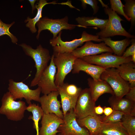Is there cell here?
I'll return each instance as SVG.
<instances>
[{"instance_id": "obj_1", "label": "cell", "mask_w": 135, "mask_h": 135, "mask_svg": "<svg viewBox=\"0 0 135 135\" xmlns=\"http://www.w3.org/2000/svg\"><path fill=\"white\" fill-rule=\"evenodd\" d=\"M19 45L22 47L26 54L30 57L35 62L36 72L31 82L30 86H35L37 85L42 74L48 66V63L51 60V56L50 51L40 44L36 49L25 43H22Z\"/></svg>"}, {"instance_id": "obj_2", "label": "cell", "mask_w": 135, "mask_h": 135, "mask_svg": "<svg viewBox=\"0 0 135 135\" xmlns=\"http://www.w3.org/2000/svg\"><path fill=\"white\" fill-rule=\"evenodd\" d=\"M62 33L61 31L56 38L50 40V44L53 47V54L71 53L85 42L88 41L98 42L103 41L98 36L89 34L84 31L82 34L80 38L75 39L71 41L64 42L61 39Z\"/></svg>"}, {"instance_id": "obj_3", "label": "cell", "mask_w": 135, "mask_h": 135, "mask_svg": "<svg viewBox=\"0 0 135 135\" xmlns=\"http://www.w3.org/2000/svg\"><path fill=\"white\" fill-rule=\"evenodd\" d=\"M26 106L24 101H16L10 93L7 92L3 95L1 99L0 114L5 115L9 120L18 121L24 117Z\"/></svg>"}, {"instance_id": "obj_4", "label": "cell", "mask_w": 135, "mask_h": 135, "mask_svg": "<svg viewBox=\"0 0 135 135\" xmlns=\"http://www.w3.org/2000/svg\"><path fill=\"white\" fill-rule=\"evenodd\" d=\"M105 14L108 16V20L106 26L96 33L100 38H109L119 35L126 38H134L135 36L127 32L122 26L121 21L124 20L116 12L108 7L104 8Z\"/></svg>"}, {"instance_id": "obj_5", "label": "cell", "mask_w": 135, "mask_h": 135, "mask_svg": "<svg viewBox=\"0 0 135 135\" xmlns=\"http://www.w3.org/2000/svg\"><path fill=\"white\" fill-rule=\"evenodd\" d=\"M53 61L57 68L54 82L57 87L64 83L66 76L72 70L74 62L76 58L71 53L53 54Z\"/></svg>"}, {"instance_id": "obj_6", "label": "cell", "mask_w": 135, "mask_h": 135, "mask_svg": "<svg viewBox=\"0 0 135 135\" xmlns=\"http://www.w3.org/2000/svg\"><path fill=\"white\" fill-rule=\"evenodd\" d=\"M68 21L67 16L60 19H53L46 17L41 18L36 24L38 28L37 39H39L40 32L43 30H48L50 31L53 35V38H55L63 30H72L76 26L82 27L78 24H70Z\"/></svg>"}, {"instance_id": "obj_7", "label": "cell", "mask_w": 135, "mask_h": 135, "mask_svg": "<svg viewBox=\"0 0 135 135\" xmlns=\"http://www.w3.org/2000/svg\"><path fill=\"white\" fill-rule=\"evenodd\" d=\"M8 82V92L15 100L24 98L28 104L31 103L32 100L40 102L41 93L40 87H38L36 89L32 90L23 82H16L12 79H10Z\"/></svg>"}, {"instance_id": "obj_8", "label": "cell", "mask_w": 135, "mask_h": 135, "mask_svg": "<svg viewBox=\"0 0 135 135\" xmlns=\"http://www.w3.org/2000/svg\"><path fill=\"white\" fill-rule=\"evenodd\" d=\"M100 78L108 83L112 90L114 95L118 98H123L129 91V83L121 77L115 68L106 69L102 74Z\"/></svg>"}, {"instance_id": "obj_9", "label": "cell", "mask_w": 135, "mask_h": 135, "mask_svg": "<svg viewBox=\"0 0 135 135\" xmlns=\"http://www.w3.org/2000/svg\"><path fill=\"white\" fill-rule=\"evenodd\" d=\"M110 52L103 53L99 55L86 56L81 58L88 63L95 64L106 69L117 68L122 64L132 61V57L127 58L117 56Z\"/></svg>"}, {"instance_id": "obj_10", "label": "cell", "mask_w": 135, "mask_h": 135, "mask_svg": "<svg viewBox=\"0 0 135 135\" xmlns=\"http://www.w3.org/2000/svg\"><path fill=\"white\" fill-rule=\"evenodd\" d=\"M64 123L58 129L61 135H90L88 130L80 126L77 121V118L72 108L64 117Z\"/></svg>"}, {"instance_id": "obj_11", "label": "cell", "mask_w": 135, "mask_h": 135, "mask_svg": "<svg viewBox=\"0 0 135 135\" xmlns=\"http://www.w3.org/2000/svg\"><path fill=\"white\" fill-rule=\"evenodd\" d=\"M95 103L89 88L82 89L74 109L77 118L81 119L89 116L96 115L94 111Z\"/></svg>"}, {"instance_id": "obj_12", "label": "cell", "mask_w": 135, "mask_h": 135, "mask_svg": "<svg viewBox=\"0 0 135 135\" xmlns=\"http://www.w3.org/2000/svg\"><path fill=\"white\" fill-rule=\"evenodd\" d=\"M54 57L53 54L49 65L42 74L37 84L41 88V92L44 94L58 90V87L54 82L56 68L53 62Z\"/></svg>"}, {"instance_id": "obj_13", "label": "cell", "mask_w": 135, "mask_h": 135, "mask_svg": "<svg viewBox=\"0 0 135 135\" xmlns=\"http://www.w3.org/2000/svg\"><path fill=\"white\" fill-rule=\"evenodd\" d=\"M104 52L114 53L112 50L104 42L95 44L92 41H88L86 42L82 47L77 48L71 53L76 58H81L86 56L96 55Z\"/></svg>"}, {"instance_id": "obj_14", "label": "cell", "mask_w": 135, "mask_h": 135, "mask_svg": "<svg viewBox=\"0 0 135 135\" xmlns=\"http://www.w3.org/2000/svg\"><path fill=\"white\" fill-rule=\"evenodd\" d=\"M59 95L58 90L52 92L47 94H44L40 97V102L44 113L54 114L63 119L64 116L60 109V102L58 99Z\"/></svg>"}, {"instance_id": "obj_15", "label": "cell", "mask_w": 135, "mask_h": 135, "mask_svg": "<svg viewBox=\"0 0 135 135\" xmlns=\"http://www.w3.org/2000/svg\"><path fill=\"white\" fill-rule=\"evenodd\" d=\"M64 122L63 119L54 114L44 113L42 118L39 135H56L59 132L58 128Z\"/></svg>"}, {"instance_id": "obj_16", "label": "cell", "mask_w": 135, "mask_h": 135, "mask_svg": "<svg viewBox=\"0 0 135 135\" xmlns=\"http://www.w3.org/2000/svg\"><path fill=\"white\" fill-rule=\"evenodd\" d=\"M106 70L99 66L90 64L80 58H76L73 66L72 73L78 74L81 71L84 72L90 76L94 80H101L102 74Z\"/></svg>"}, {"instance_id": "obj_17", "label": "cell", "mask_w": 135, "mask_h": 135, "mask_svg": "<svg viewBox=\"0 0 135 135\" xmlns=\"http://www.w3.org/2000/svg\"><path fill=\"white\" fill-rule=\"evenodd\" d=\"M87 81L91 95L94 102L101 95L104 94L109 93L114 95L112 88L105 81L102 80L95 81L90 78H88Z\"/></svg>"}, {"instance_id": "obj_18", "label": "cell", "mask_w": 135, "mask_h": 135, "mask_svg": "<svg viewBox=\"0 0 135 135\" xmlns=\"http://www.w3.org/2000/svg\"><path fill=\"white\" fill-rule=\"evenodd\" d=\"M108 102L113 110L118 111L124 114H135V102L125 97L118 98L114 95L110 97Z\"/></svg>"}, {"instance_id": "obj_19", "label": "cell", "mask_w": 135, "mask_h": 135, "mask_svg": "<svg viewBox=\"0 0 135 135\" xmlns=\"http://www.w3.org/2000/svg\"><path fill=\"white\" fill-rule=\"evenodd\" d=\"M77 121L80 126L87 129L90 135H98L103 123L101 116L96 114L81 119L77 118Z\"/></svg>"}, {"instance_id": "obj_20", "label": "cell", "mask_w": 135, "mask_h": 135, "mask_svg": "<svg viewBox=\"0 0 135 135\" xmlns=\"http://www.w3.org/2000/svg\"><path fill=\"white\" fill-rule=\"evenodd\" d=\"M121 77L128 82L130 88L135 87V64L132 61L123 63L116 69Z\"/></svg>"}, {"instance_id": "obj_21", "label": "cell", "mask_w": 135, "mask_h": 135, "mask_svg": "<svg viewBox=\"0 0 135 135\" xmlns=\"http://www.w3.org/2000/svg\"><path fill=\"white\" fill-rule=\"evenodd\" d=\"M47 0H40L35 5L36 8L37 10V12L36 16L33 18L28 17L25 20V22L27 23L26 24V27L28 28L30 31L32 33H36L37 30L35 27L36 23L42 18V11L43 8L46 5L49 4H60L62 5H66V2L58 3L56 1L52 2H48Z\"/></svg>"}, {"instance_id": "obj_22", "label": "cell", "mask_w": 135, "mask_h": 135, "mask_svg": "<svg viewBox=\"0 0 135 135\" xmlns=\"http://www.w3.org/2000/svg\"><path fill=\"white\" fill-rule=\"evenodd\" d=\"M105 44L112 50L114 54L118 56H122L125 49L130 44V38H126L120 40H113L110 38H101Z\"/></svg>"}, {"instance_id": "obj_23", "label": "cell", "mask_w": 135, "mask_h": 135, "mask_svg": "<svg viewBox=\"0 0 135 135\" xmlns=\"http://www.w3.org/2000/svg\"><path fill=\"white\" fill-rule=\"evenodd\" d=\"M98 135H128L121 122H103Z\"/></svg>"}, {"instance_id": "obj_24", "label": "cell", "mask_w": 135, "mask_h": 135, "mask_svg": "<svg viewBox=\"0 0 135 135\" xmlns=\"http://www.w3.org/2000/svg\"><path fill=\"white\" fill-rule=\"evenodd\" d=\"M75 20L78 24L83 28H86L88 26H94L100 30L106 26L108 20V19H100L93 16L78 17Z\"/></svg>"}, {"instance_id": "obj_25", "label": "cell", "mask_w": 135, "mask_h": 135, "mask_svg": "<svg viewBox=\"0 0 135 135\" xmlns=\"http://www.w3.org/2000/svg\"><path fill=\"white\" fill-rule=\"evenodd\" d=\"M62 92L65 97L76 105V103L82 90L81 88L74 84L64 83L61 86L58 87Z\"/></svg>"}, {"instance_id": "obj_26", "label": "cell", "mask_w": 135, "mask_h": 135, "mask_svg": "<svg viewBox=\"0 0 135 135\" xmlns=\"http://www.w3.org/2000/svg\"><path fill=\"white\" fill-rule=\"evenodd\" d=\"M32 113V116H30L28 118L29 119H32L34 122L33 127L36 131V135H39V128L38 122L42 118L44 113L41 106L38 104L32 103L27 106L26 110Z\"/></svg>"}, {"instance_id": "obj_27", "label": "cell", "mask_w": 135, "mask_h": 135, "mask_svg": "<svg viewBox=\"0 0 135 135\" xmlns=\"http://www.w3.org/2000/svg\"><path fill=\"white\" fill-rule=\"evenodd\" d=\"M121 122L128 135H135V114H124Z\"/></svg>"}, {"instance_id": "obj_28", "label": "cell", "mask_w": 135, "mask_h": 135, "mask_svg": "<svg viewBox=\"0 0 135 135\" xmlns=\"http://www.w3.org/2000/svg\"><path fill=\"white\" fill-rule=\"evenodd\" d=\"M125 4L124 11L126 14L130 18L131 26L134 25L135 22V0H125Z\"/></svg>"}, {"instance_id": "obj_29", "label": "cell", "mask_w": 135, "mask_h": 135, "mask_svg": "<svg viewBox=\"0 0 135 135\" xmlns=\"http://www.w3.org/2000/svg\"><path fill=\"white\" fill-rule=\"evenodd\" d=\"M124 114L121 112L113 110L112 112L108 116H101L102 121L104 123H114L121 122Z\"/></svg>"}, {"instance_id": "obj_30", "label": "cell", "mask_w": 135, "mask_h": 135, "mask_svg": "<svg viewBox=\"0 0 135 135\" xmlns=\"http://www.w3.org/2000/svg\"><path fill=\"white\" fill-rule=\"evenodd\" d=\"M14 22L10 24H7L3 22L0 19V36L6 35L10 38L12 42L17 44L18 40L17 38L10 32L9 28L14 23Z\"/></svg>"}, {"instance_id": "obj_31", "label": "cell", "mask_w": 135, "mask_h": 135, "mask_svg": "<svg viewBox=\"0 0 135 135\" xmlns=\"http://www.w3.org/2000/svg\"><path fill=\"white\" fill-rule=\"evenodd\" d=\"M110 8L116 13L123 16L127 20L130 21V19L125 14L124 11V5L120 0H110Z\"/></svg>"}, {"instance_id": "obj_32", "label": "cell", "mask_w": 135, "mask_h": 135, "mask_svg": "<svg viewBox=\"0 0 135 135\" xmlns=\"http://www.w3.org/2000/svg\"><path fill=\"white\" fill-rule=\"evenodd\" d=\"M82 6L84 9H86L87 4L90 6L93 10V15L98 12L99 7L98 6V1L96 0H81Z\"/></svg>"}, {"instance_id": "obj_33", "label": "cell", "mask_w": 135, "mask_h": 135, "mask_svg": "<svg viewBox=\"0 0 135 135\" xmlns=\"http://www.w3.org/2000/svg\"><path fill=\"white\" fill-rule=\"evenodd\" d=\"M131 45L124 52L122 56L123 57L127 58L131 56L135 53V40L132 38L131 40Z\"/></svg>"}, {"instance_id": "obj_34", "label": "cell", "mask_w": 135, "mask_h": 135, "mask_svg": "<svg viewBox=\"0 0 135 135\" xmlns=\"http://www.w3.org/2000/svg\"><path fill=\"white\" fill-rule=\"evenodd\" d=\"M125 96L126 98L135 102V87L130 88L129 91Z\"/></svg>"}, {"instance_id": "obj_35", "label": "cell", "mask_w": 135, "mask_h": 135, "mask_svg": "<svg viewBox=\"0 0 135 135\" xmlns=\"http://www.w3.org/2000/svg\"><path fill=\"white\" fill-rule=\"evenodd\" d=\"M95 114L97 115L102 114L104 113V108L100 105L97 106H95L94 108Z\"/></svg>"}, {"instance_id": "obj_36", "label": "cell", "mask_w": 135, "mask_h": 135, "mask_svg": "<svg viewBox=\"0 0 135 135\" xmlns=\"http://www.w3.org/2000/svg\"><path fill=\"white\" fill-rule=\"evenodd\" d=\"M113 111V110L111 107H104V113L106 116L110 115Z\"/></svg>"}, {"instance_id": "obj_37", "label": "cell", "mask_w": 135, "mask_h": 135, "mask_svg": "<svg viewBox=\"0 0 135 135\" xmlns=\"http://www.w3.org/2000/svg\"><path fill=\"white\" fill-rule=\"evenodd\" d=\"M28 1L30 2L32 6V13H33V11L36 9L35 6L34 5V4L37 0H29Z\"/></svg>"}, {"instance_id": "obj_38", "label": "cell", "mask_w": 135, "mask_h": 135, "mask_svg": "<svg viewBox=\"0 0 135 135\" xmlns=\"http://www.w3.org/2000/svg\"><path fill=\"white\" fill-rule=\"evenodd\" d=\"M98 1L100 2L101 3L102 6L103 7H104L105 8H106L108 7V6L107 5L105 4L104 3L102 2V1L100 0H98Z\"/></svg>"}, {"instance_id": "obj_39", "label": "cell", "mask_w": 135, "mask_h": 135, "mask_svg": "<svg viewBox=\"0 0 135 135\" xmlns=\"http://www.w3.org/2000/svg\"><path fill=\"white\" fill-rule=\"evenodd\" d=\"M132 61L134 63H135V53L132 56Z\"/></svg>"}, {"instance_id": "obj_40", "label": "cell", "mask_w": 135, "mask_h": 135, "mask_svg": "<svg viewBox=\"0 0 135 135\" xmlns=\"http://www.w3.org/2000/svg\"><path fill=\"white\" fill-rule=\"evenodd\" d=\"M58 135H61L60 134H58Z\"/></svg>"}]
</instances>
